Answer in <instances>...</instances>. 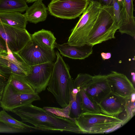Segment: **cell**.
Here are the masks:
<instances>
[{"mask_svg":"<svg viewBox=\"0 0 135 135\" xmlns=\"http://www.w3.org/2000/svg\"><path fill=\"white\" fill-rule=\"evenodd\" d=\"M89 0H52L48 5L50 14L62 19H74L84 12Z\"/></svg>","mask_w":135,"mask_h":135,"instance_id":"cell-6","label":"cell"},{"mask_svg":"<svg viewBox=\"0 0 135 135\" xmlns=\"http://www.w3.org/2000/svg\"><path fill=\"white\" fill-rule=\"evenodd\" d=\"M129 99L111 92L98 104L100 112L106 115L119 117L124 111H126Z\"/></svg>","mask_w":135,"mask_h":135,"instance_id":"cell-13","label":"cell"},{"mask_svg":"<svg viewBox=\"0 0 135 135\" xmlns=\"http://www.w3.org/2000/svg\"><path fill=\"white\" fill-rule=\"evenodd\" d=\"M6 85L0 84V101H1L2 96V94Z\"/></svg>","mask_w":135,"mask_h":135,"instance_id":"cell-31","label":"cell"},{"mask_svg":"<svg viewBox=\"0 0 135 135\" xmlns=\"http://www.w3.org/2000/svg\"><path fill=\"white\" fill-rule=\"evenodd\" d=\"M31 36V40L40 47L48 50H54L56 39L51 31L42 29Z\"/></svg>","mask_w":135,"mask_h":135,"instance_id":"cell-18","label":"cell"},{"mask_svg":"<svg viewBox=\"0 0 135 135\" xmlns=\"http://www.w3.org/2000/svg\"><path fill=\"white\" fill-rule=\"evenodd\" d=\"M79 92L81 97V107L83 112L92 113H100L98 104L87 96L84 90H80Z\"/></svg>","mask_w":135,"mask_h":135,"instance_id":"cell-23","label":"cell"},{"mask_svg":"<svg viewBox=\"0 0 135 135\" xmlns=\"http://www.w3.org/2000/svg\"><path fill=\"white\" fill-rule=\"evenodd\" d=\"M41 100L36 93H21L16 92L8 83L5 86L0 107L6 111L11 112L15 109Z\"/></svg>","mask_w":135,"mask_h":135,"instance_id":"cell-8","label":"cell"},{"mask_svg":"<svg viewBox=\"0 0 135 135\" xmlns=\"http://www.w3.org/2000/svg\"><path fill=\"white\" fill-rule=\"evenodd\" d=\"M118 30L115 24L113 6H101L94 23L88 37L87 44L93 46L115 38Z\"/></svg>","mask_w":135,"mask_h":135,"instance_id":"cell-4","label":"cell"},{"mask_svg":"<svg viewBox=\"0 0 135 135\" xmlns=\"http://www.w3.org/2000/svg\"><path fill=\"white\" fill-rule=\"evenodd\" d=\"M17 92L21 93H35L31 85L25 77L11 74L9 77L7 82Z\"/></svg>","mask_w":135,"mask_h":135,"instance_id":"cell-20","label":"cell"},{"mask_svg":"<svg viewBox=\"0 0 135 135\" xmlns=\"http://www.w3.org/2000/svg\"><path fill=\"white\" fill-rule=\"evenodd\" d=\"M106 76L111 92L114 94L129 98L132 94L135 93L133 84L123 74L112 71Z\"/></svg>","mask_w":135,"mask_h":135,"instance_id":"cell-12","label":"cell"},{"mask_svg":"<svg viewBox=\"0 0 135 135\" xmlns=\"http://www.w3.org/2000/svg\"><path fill=\"white\" fill-rule=\"evenodd\" d=\"M70 108V117L73 119L77 118L83 112L81 107V98L79 92L76 94H71L68 105Z\"/></svg>","mask_w":135,"mask_h":135,"instance_id":"cell-24","label":"cell"},{"mask_svg":"<svg viewBox=\"0 0 135 135\" xmlns=\"http://www.w3.org/2000/svg\"><path fill=\"white\" fill-rule=\"evenodd\" d=\"M74 121L81 133H102L114 130L128 121L119 117L106 115L100 113H82Z\"/></svg>","mask_w":135,"mask_h":135,"instance_id":"cell-3","label":"cell"},{"mask_svg":"<svg viewBox=\"0 0 135 135\" xmlns=\"http://www.w3.org/2000/svg\"><path fill=\"white\" fill-rule=\"evenodd\" d=\"M134 0H124V13L121 26L118 29L122 34L133 37L135 36V18L134 16Z\"/></svg>","mask_w":135,"mask_h":135,"instance_id":"cell-16","label":"cell"},{"mask_svg":"<svg viewBox=\"0 0 135 135\" xmlns=\"http://www.w3.org/2000/svg\"><path fill=\"white\" fill-rule=\"evenodd\" d=\"M18 53L30 66L53 62L56 56L54 50H50L43 49L32 40Z\"/></svg>","mask_w":135,"mask_h":135,"instance_id":"cell-10","label":"cell"},{"mask_svg":"<svg viewBox=\"0 0 135 135\" xmlns=\"http://www.w3.org/2000/svg\"><path fill=\"white\" fill-rule=\"evenodd\" d=\"M12 112L19 116L22 122L33 125L35 129L81 133L73 119L58 116L32 104L15 109Z\"/></svg>","mask_w":135,"mask_h":135,"instance_id":"cell-1","label":"cell"},{"mask_svg":"<svg viewBox=\"0 0 135 135\" xmlns=\"http://www.w3.org/2000/svg\"><path fill=\"white\" fill-rule=\"evenodd\" d=\"M0 122L3 123L7 126L25 131L28 129H35L34 127L28 125L22 121L16 119L3 110L0 111Z\"/></svg>","mask_w":135,"mask_h":135,"instance_id":"cell-22","label":"cell"},{"mask_svg":"<svg viewBox=\"0 0 135 135\" xmlns=\"http://www.w3.org/2000/svg\"><path fill=\"white\" fill-rule=\"evenodd\" d=\"M7 51L6 43L5 41L0 36V52Z\"/></svg>","mask_w":135,"mask_h":135,"instance_id":"cell-29","label":"cell"},{"mask_svg":"<svg viewBox=\"0 0 135 135\" xmlns=\"http://www.w3.org/2000/svg\"><path fill=\"white\" fill-rule=\"evenodd\" d=\"M6 46L7 51L0 52V72L9 75L13 74L24 77L31 74V66L18 52H12L7 44Z\"/></svg>","mask_w":135,"mask_h":135,"instance_id":"cell-7","label":"cell"},{"mask_svg":"<svg viewBox=\"0 0 135 135\" xmlns=\"http://www.w3.org/2000/svg\"><path fill=\"white\" fill-rule=\"evenodd\" d=\"M26 0H0V13L23 12L28 7Z\"/></svg>","mask_w":135,"mask_h":135,"instance_id":"cell-21","label":"cell"},{"mask_svg":"<svg viewBox=\"0 0 135 135\" xmlns=\"http://www.w3.org/2000/svg\"><path fill=\"white\" fill-rule=\"evenodd\" d=\"M0 36L13 52H18L31 40L25 29L18 28L0 22Z\"/></svg>","mask_w":135,"mask_h":135,"instance_id":"cell-9","label":"cell"},{"mask_svg":"<svg viewBox=\"0 0 135 135\" xmlns=\"http://www.w3.org/2000/svg\"><path fill=\"white\" fill-rule=\"evenodd\" d=\"M53 62L31 66L32 73L25 77L37 94L44 91L47 87L54 68Z\"/></svg>","mask_w":135,"mask_h":135,"instance_id":"cell-11","label":"cell"},{"mask_svg":"<svg viewBox=\"0 0 135 135\" xmlns=\"http://www.w3.org/2000/svg\"><path fill=\"white\" fill-rule=\"evenodd\" d=\"M87 96L98 104L111 92L106 75L93 76L88 87L84 90Z\"/></svg>","mask_w":135,"mask_h":135,"instance_id":"cell-14","label":"cell"},{"mask_svg":"<svg viewBox=\"0 0 135 135\" xmlns=\"http://www.w3.org/2000/svg\"><path fill=\"white\" fill-rule=\"evenodd\" d=\"M27 2L28 3H32L38 0H26Z\"/></svg>","mask_w":135,"mask_h":135,"instance_id":"cell-32","label":"cell"},{"mask_svg":"<svg viewBox=\"0 0 135 135\" xmlns=\"http://www.w3.org/2000/svg\"><path fill=\"white\" fill-rule=\"evenodd\" d=\"M93 76L88 74L80 73L73 80L74 88L79 91L84 90L89 86L91 80Z\"/></svg>","mask_w":135,"mask_h":135,"instance_id":"cell-26","label":"cell"},{"mask_svg":"<svg viewBox=\"0 0 135 135\" xmlns=\"http://www.w3.org/2000/svg\"></svg>","mask_w":135,"mask_h":135,"instance_id":"cell-34","label":"cell"},{"mask_svg":"<svg viewBox=\"0 0 135 135\" xmlns=\"http://www.w3.org/2000/svg\"><path fill=\"white\" fill-rule=\"evenodd\" d=\"M100 6L96 2H90L71 30L67 42L69 45L80 46L87 44L89 33L98 17Z\"/></svg>","mask_w":135,"mask_h":135,"instance_id":"cell-5","label":"cell"},{"mask_svg":"<svg viewBox=\"0 0 135 135\" xmlns=\"http://www.w3.org/2000/svg\"><path fill=\"white\" fill-rule=\"evenodd\" d=\"M115 25L118 30L121 26L124 13V6L121 0H112Z\"/></svg>","mask_w":135,"mask_h":135,"instance_id":"cell-25","label":"cell"},{"mask_svg":"<svg viewBox=\"0 0 135 135\" xmlns=\"http://www.w3.org/2000/svg\"><path fill=\"white\" fill-rule=\"evenodd\" d=\"M123 4L124 5V0H121Z\"/></svg>","mask_w":135,"mask_h":135,"instance_id":"cell-33","label":"cell"},{"mask_svg":"<svg viewBox=\"0 0 135 135\" xmlns=\"http://www.w3.org/2000/svg\"><path fill=\"white\" fill-rule=\"evenodd\" d=\"M56 60L47 86V90L54 95L59 104L64 108L69 104L74 88L73 80L69 69L59 53L56 52Z\"/></svg>","mask_w":135,"mask_h":135,"instance_id":"cell-2","label":"cell"},{"mask_svg":"<svg viewBox=\"0 0 135 135\" xmlns=\"http://www.w3.org/2000/svg\"><path fill=\"white\" fill-rule=\"evenodd\" d=\"M89 2H96L101 6H113L112 0H89Z\"/></svg>","mask_w":135,"mask_h":135,"instance_id":"cell-28","label":"cell"},{"mask_svg":"<svg viewBox=\"0 0 135 135\" xmlns=\"http://www.w3.org/2000/svg\"><path fill=\"white\" fill-rule=\"evenodd\" d=\"M101 55L103 60H104L110 59L111 56V53L109 52L104 53L102 52L101 54Z\"/></svg>","mask_w":135,"mask_h":135,"instance_id":"cell-30","label":"cell"},{"mask_svg":"<svg viewBox=\"0 0 135 135\" xmlns=\"http://www.w3.org/2000/svg\"><path fill=\"white\" fill-rule=\"evenodd\" d=\"M55 47L63 56L74 59H84L91 54L93 50V46L87 44L77 46L70 45L67 42L60 44L56 42Z\"/></svg>","mask_w":135,"mask_h":135,"instance_id":"cell-15","label":"cell"},{"mask_svg":"<svg viewBox=\"0 0 135 135\" xmlns=\"http://www.w3.org/2000/svg\"><path fill=\"white\" fill-rule=\"evenodd\" d=\"M27 21L19 12L0 13V22L19 28L25 29Z\"/></svg>","mask_w":135,"mask_h":135,"instance_id":"cell-19","label":"cell"},{"mask_svg":"<svg viewBox=\"0 0 135 135\" xmlns=\"http://www.w3.org/2000/svg\"><path fill=\"white\" fill-rule=\"evenodd\" d=\"M25 131L15 128L10 126L1 127L0 126V133H16Z\"/></svg>","mask_w":135,"mask_h":135,"instance_id":"cell-27","label":"cell"},{"mask_svg":"<svg viewBox=\"0 0 135 135\" xmlns=\"http://www.w3.org/2000/svg\"><path fill=\"white\" fill-rule=\"evenodd\" d=\"M42 0L36 1L27 8L25 13L23 14L27 21L36 24L46 20L47 16V8Z\"/></svg>","mask_w":135,"mask_h":135,"instance_id":"cell-17","label":"cell"}]
</instances>
